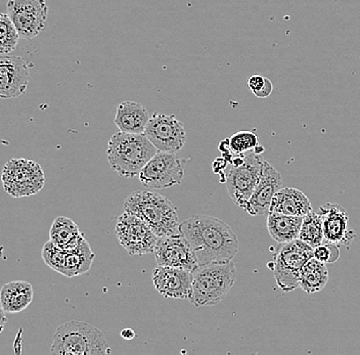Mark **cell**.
<instances>
[{
  "label": "cell",
  "mask_w": 360,
  "mask_h": 355,
  "mask_svg": "<svg viewBox=\"0 0 360 355\" xmlns=\"http://www.w3.org/2000/svg\"><path fill=\"white\" fill-rule=\"evenodd\" d=\"M179 231L191 245L199 265L231 262L238 253L235 231L219 218L193 215L180 222Z\"/></svg>",
  "instance_id": "cell-1"
},
{
  "label": "cell",
  "mask_w": 360,
  "mask_h": 355,
  "mask_svg": "<svg viewBox=\"0 0 360 355\" xmlns=\"http://www.w3.org/2000/svg\"><path fill=\"white\" fill-rule=\"evenodd\" d=\"M124 211L134 213L153 229L158 237L180 235L177 207L164 195L136 191L128 195Z\"/></svg>",
  "instance_id": "cell-2"
},
{
  "label": "cell",
  "mask_w": 360,
  "mask_h": 355,
  "mask_svg": "<svg viewBox=\"0 0 360 355\" xmlns=\"http://www.w3.org/2000/svg\"><path fill=\"white\" fill-rule=\"evenodd\" d=\"M157 153V148L145 134L119 131L108 143L107 157L112 170L126 179L139 176Z\"/></svg>",
  "instance_id": "cell-3"
},
{
  "label": "cell",
  "mask_w": 360,
  "mask_h": 355,
  "mask_svg": "<svg viewBox=\"0 0 360 355\" xmlns=\"http://www.w3.org/2000/svg\"><path fill=\"white\" fill-rule=\"evenodd\" d=\"M193 297L195 307L213 306L221 302L238 276L233 260L198 265L193 271Z\"/></svg>",
  "instance_id": "cell-4"
},
{
  "label": "cell",
  "mask_w": 360,
  "mask_h": 355,
  "mask_svg": "<svg viewBox=\"0 0 360 355\" xmlns=\"http://www.w3.org/2000/svg\"><path fill=\"white\" fill-rule=\"evenodd\" d=\"M51 354L101 355L112 354L101 330L89 323L70 321L60 325L53 337Z\"/></svg>",
  "instance_id": "cell-5"
},
{
  "label": "cell",
  "mask_w": 360,
  "mask_h": 355,
  "mask_svg": "<svg viewBox=\"0 0 360 355\" xmlns=\"http://www.w3.org/2000/svg\"><path fill=\"white\" fill-rule=\"evenodd\" d=\"M314 257V248L300 239L295 240L278 248L274 254L271 271L276 284L285 293L300 287L302 267Z\"/></svg>",
  "instance_id": "cell-6"
},
{
  "label": "cell",
  "mask_w": 360,
  "mask_h": 355,
  "mask_svg": "<svg viewBox=\"0 0 360 355\" xmlns=\"http://www.w3.org/2000/svg\"><path fill=\"white\" fill-rule=\"evenodd\" d=\"M4 188L13 198L30 197L44 188L45 174L41 165L30 159H11L1 175Z\"/></svg>",
  "instance_id": "cell-7"
},
{
  "label": "cell",
  "mask_w": 360,
  "mask_h": 355,
  "mask_svg": "<svg viewBox=\"0 0 360 355\" xmlns=\"http://www.w3.org/2000/svg\"><path fill=\"white\" fill-rule=\"evenodd\" d=\"M264 159L257 153L251 150L245 156L240 165H231L225 176L227 192L233 203L246 211L250 198L257 188L263 172Z\"/></svg>",
  "instance_id": "cell-8"
},
{
  "label": "cell",
  "mask_w": 360,
  "mask_h": 355,
  "mask_svg": "<svg viewBox=\"0 0 360 355\" xmlns=\"http://www.w3.org/2000/svg\"><path fill=\"white\" fill-rule=\"evenodd\" d=\"M115 233L121 246L131 256L154 253L159 238L141 218L127 211L117 219Z\"/></svg>",
  "instance_id": "cell-9"
},
{
  "label": "cell",
  "mask_w": 360,
  "mask_h": 355,
  "mask_svg": "<svg viewBox=\"0 0 360 355\" xmlns=\"http://www.w3.org/2000/svg\"><path fill=\"white\" fill-rule=\"evenodd\" d=\"M184 176V166L176 155L158 150L137 177L146 188L163 190L181 183Z\"/></svg>",
  "instance_id": "cell-10"
},
{
  "label": "cell",
  "mask_w": 360,
  "mask_h": 355,
  "mask_svg": "<svg viewBox=\"0 0 360 355\" xmlns=\"http://www.w3.org/2000/svg\"><path fill=\"white\" fill-rule=\"evenodd\" d=\"M6 6L22 39H33L44 32L49 18L45 0H8Z\"/></svg>",
  "instance_id": "cell-11"
},
{
  "label": "cell",
  "mask_w": 360,
  "mask_h": 355,
  "mask_svg": "<svg viewBox=\"0 0 360 355\" xmlns=\"http://www.w3.org/2000/svg\"><path fill=\"white\" fill-rule=\"evenodd\" d=\"M145 136L160 152L176 154L186 143V128L174 115L153 114Z\"/></svg>",
  "instance_id": "cell-12"
},
{
  "label": "cell",
  "mask_w": 360,
  "mask_h": 355,
  "mask_svg": "<svg viewBox=\"0 0 360 355\" xmlns=\"http://www.w3.org/2000/svg\"><path fill=\"white\" fill-rule=\"evenodd\" d=\"M45 264L60 275L72 278L86 273L92 266L94 254L90 245L79 252H68L56 247L53 242L45 243L42 249Z\"/></svg>",
  "instance_id": "cell-13"
},
{
  "label": "cell",
  "mask_w": 360,
  "mask_h": 355,
  "mask_svg": "<svg viewBox=\"0 0 360 355\" xmlns=\"http://www.w3.org/2000/svg\"><path fill=\"white\" fill-rule=\"evenodd\" d=\"M154 254L158 265L162 266L193 271L199 265L191 245L181 235L158 238Z\"/></svg>",
  "instance_id": "cell-14"
},
{
  "label": "cell",
  "mask_w": 360,
  "mask_h": 355,
  "mask_svg": "<svg viewBox=\"0 0 360 355\" xmlns=\"http://www.w3.org/2000/svg\"><path fill=\"white\" fill-rule=\"evenodd\" d=\"M193 271L172 266H159L153 271V283L164 298L191 300L193 297Z\"/></svg>",
  "instance_id": "cell-15"
},
{
  "label": "cell",
  "mask_w": 360,
  "mask_h": 355,
  "mask_svg": "<svg viewBox=\"0 0 360 355\" xmlns=\"http://www.w3.org/2000/svg\"><path fill=\"white\" fill-rule=\"evenodd\" d=\"M30 69L26 60L15 56L0 57V98H19L28 89Z\"/></svg>",
  "instance_id": "cell-16"
},
{
  "label": "cell",
  "mask_w": 360,
  "mask_h": 355,
  "mask_svg": "<svg viewBox=\"0 0 360 355\" xmlns=\"http://www.w3.org/2000/svg\"><path fill=\"white\" fill-rule=\"evenodd\" d=\"M283 186V179L280 172L276 169L271 164L264 160L263 172L257 188L250 198L246 212L251 217H261L269 213L270 205L274 195L281 190Z\"/></svg>",
  "instance_id": "cell-17"
},
{
  "label": "cell",
  "mask_w": 360,
  "mask_h": 355,
  "mask_svg": "<svg viewBox=\"0 0 360 355\" xmlns=\"http://www.w3.org/2000/svg\"><path fill=\"white\" fill-rule=\"evenodd\" d=\"M319 214L323 220L326 242L349 244L355 237V231L348 226L349 214L340 204L326 203L319 207Z\"/></svg>",
  "instance_id": "cell-18"
},
{
  "label": "cell",
  "mask_w": 360,
  "mask_h": 355,
  "mask_svg": "<svg viewBox=\"0 0 360 355\" xmlns=\"http://www.w3.org/2000/svg\"><path fill=\"white\" fill-rule=\"evenodd\" d=\"M49 241L68 252H79L89 245L77 224L66 217L56 218L49 231Z\"/></svg>",
  "instance_id": "cell-19"
},
{
  "label": "cell",
  "mask_w": 360,
  "mask_h": 355,
  "mask_svg": "<svg viewBox=\"0 0 360 355\" xmlns=\"http://www.w3.org/2000/svg\"><path fill=\"white\" fill-rule=\"evenodd\" d=\"M150 116L148 109L141 103H121L117 107L115 124L119 130L126 134H145L146 125L150 121Z\"/></svg>",
  "instance_id": "cell-20"
},
{
  "label": "cell",
  "mask_w": 360,
  "mask_h": 355,
  "mask_svg": "<svg viewBox=\"0 0 360 355\" xmlns=\"http://www.w3.org/2000/svg\"><path fill=\"white\" fill-rule=\"evenodd\" d=\"M311 211L312 205L307 195L302 191L292 188H281L274 195L269 209V212L301 217Z\"/></svg>",
  "instance_id": "cell-21"
},
{
  "label": "cell",
  "mask_w": 360,
  "mask_h": 355,
  "mask_svg": "<svg viewBox=\"0 0 360 355\" xmlns=\"http://www.w3.org/2000/svg\"><path fill=\"white\" fill-rule=\"evenodd\" d=\"M33 287L30 283L17 280L4 285L0 293V304L6 314H19L33 300Z\"/></svg>",
  "instance_id": "cell-22"
},
{
  "label": "cell",
  "mask_w": 360,
  "mask_h": 355,
  "mask_svg": "<svg viewBox=\"0 0 360 355\" xmlns=\"http://www.w3.org/2000/svg\"><path fill=\"white\" fill-rule=\"evenodd\" d=\"M303 217H290L281 213L267 214V229L270 237L278 244H287L299 239Z\"/></svg>",
  "instance_id": "cell-23"
},
{
  "label": "cell",
  "mask_w": 360,
  "mask_h": 355,
  "mask_svg": "<svg viewBox=\"0 0 360 355\" xmlns=\"http://www.w3.org/2000/svg\"><path fill=\"white\" fill-rule=\"evenodd\" d=\"M326 264L311 257L302 267L300 276V288L305 293L314 294L325 289L328 282Z\"/></svg>",
  "instance_id": "cell-24"
},
{
  "label": "cell",
  "mask_w": 360,
  "mask_h": 355,
  "mask_svg": "<svg viewBox=\"0 0 360 355\" xmlns=\"http://www.w3.org/2000/svg\"><path fill=\"white\" fill-rule=\"evenodd\" d=\"M299 239L314 249L321 246L326 241L325 235H323V220H321L319 212L316 213L312 210L311 212L303 217Z\"/></svg>",
  "instance_id": "cell-25"
},
{
  "label": "cell",
  "mask_w": 360,
  "mask_h": 355,
  "mask_svg": "<svg viewBox=\"0 0 360 355\" xmlns=\"http://www.w3.org/2000/svg\"><path fill=\"white\" fill-rule=\"evenodd\" d=\"M21 36L15 28V24L11 21V17L6 13L0 15V53L10 55L15 51L19 44Z\"/></svg>",
  "instance_id": "cell-26"
},
{
  "label": "cell",
  "mask_w": 360,
  "mask_h": 355,
  "mask_svg": "<svg viewBox=\"0 0 360 355\" xmlns=\"http://www.w3.org/2000/svg\"><path fill=\"white\" fill-rule=\"evenodd\" d=\"M229 139L231 149L235 155L246 154L259 146L257 134L253 131L236 132Z\"/></svg>",
  "instance_id": "cell-27"
},
{
  "label": "cell",
  "mask_w": 360,
  "mask_h": 355,
  "mask_svg": "<svg viewBox=\"0 0 360 355\" xmlns=\"http://www.w3.org/2000/svg\"><path fill=\"white\" fill-rule=\"evenodd\" d=\"M248 87L259 98H269L274 91V85L269 78L253 75L248 79Z\"/></svg>",
  "instance_id": "cell-28"
},
{
  "label": "cell",
  "mask_w": 360,
  "mask_h": 355,
  "mask_svg": "<svg viewBox=\"0 0 360 355\" xmlns=\"http://www.w3.org/2000/svg\"><path fill=\"white\" fill-rule=\"evenodd\" d=\"M334 243L326 242L314 249V257L323 264H333L340 257V250Z\"/></svg>",
  "instance_id": "cell-29"
},
{
  "label": "cell",
  "mask_w": 360,
  "mask_h": 355,
  "mask_svg": "<svg viewBox=\"0 0 360 355\" xmlns=\"http://www.w3.org/2000/svg\"><path fill=\"white\" fill-rule=\"evenodd\" d=\"M121 336L123 337L125 340H131L135 337V333L132 329H125L121 332Z\"/></svg>",
  "instance_id": "cell-30"
}]
</instances>
